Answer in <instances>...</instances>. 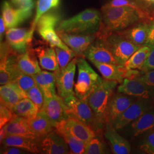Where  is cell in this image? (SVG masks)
Wrapping results in <instances>:
<instances>
[{
    "label": "cell",
    "mask_w": 154,
    "mask_h": 154,
    "mask_svg": "<svg viewBox=\"0 0 154 154\" xmlns=\"http://www.w3.org/2000/svg\"><path fill=\"white\" fill-rule=\"evenodd\" d=\"M102 22V13L94 9H87L74 16L62 20L56 28L57 32L78 35L95 34Z\"/></svg>",
    "instance_id": "1"
},
{
    "label": "cell",
    "mask_w": 154,
    "mask_h": 154,
    "mask_svg": "<svg viewBox=\"0 0 154 154\" xmlns=\"http://www.w3.org/2000/svg\"><path fill=\"white\" fill-rule=\"evenodd\" d=\"M102 22L110 32H116L140 21L137 11L130 6L110 8L102 7Z\"/></svg>",
    "instance_id": "2"
},
{
    "label": "cell",
    "mask_w": 154,
    "mask_h": 154,
    "mask_svg": "<svg viewBox=\"0 0 154 154\" xmlns=\"http://www.w3.org/2000/svg\"><path fill=\"white\" fill-rule=\"evenodd\" d=\"M77 66L78 77L77 82L74 84L75 94L78 98L86 100L103 79L83 57H78Z\"/></svg>",
    "instance_id": "3"
},
{
    "label": "cell",
    "mask_w": 154,
    "mask_h": 154,
    "mask_svg": "<svg viewBox=\"0 0 154 154\" xmlns=\"http://www.w3.org/2000/svg\"><path fill=\"white\" fill-rule=\"evenodd\" d=\"M63 99L69 116L74 117L84 123L97 134L102 130L103 125L99 121L86 100L79 99L75 95L69 96Z\"/></svg>",
    "instance_id": "4"
},
{
    "label": "cell",
    "mask_w": 154,
    "mask_h": 154,
    "mask_svg": "<svg viewBox=\"0 0 154 154\" xmlns=\"http://www.w3.org/2000/svg\"><path fill=\"white\" fill-rule=\"evenodd\" d=\"M62 21L61 13L56 11H48L39 18L36 24L37 31L41 37L53 48L70 50L58 35L55 28Z\"/></svg>",
    "instance_id": "5"
},
{
    "label": "cell",
    "mask_w": 154,
    "mask_h": 154,
    "mask_svg": "<svg viewBox=\"0 0 154 154\" xmlns=\"http://www.w3.org/2000/svg\"><path fill=\"white\" fill-rule=\"evenodd\" d=\"M118 83L114 81L103 79L102 82L94 90L86 99L88 105L102 124L106 122L108 106Z\"/></svg>",
    "instance_id": "6"
},
{
    "label": "cell",
    "mask_w": 154,
    "mask_h": 154,
    "mask_svg": "<svg viewBox=\"0 0 154 154\" xmlns=\"http://www.w3.org/2000/svg\"><path fill=\"white\" fill-rule=\"evenodd\" d=\"M105 38L116 61L119 65H124L131 55L140 47L134 44L116 33L109 34Z\"/></svg>",
    "instance_id": "7"
},
{
    "label": "cell",
    "mask_w": 154,
    "mask_h": 154,
    "mask_svg": "<svg viewBox=\"0 0 154 154\" xmlns=\"http://www.w3.org/2000/svg\"><path fill=\"white\" fill-rule=\"evenodd\" d=\"M77 58L78 57L73 58L64 69H60L54 72L57 92L58 95L63 99L72 95H75L74 88Z\"/></svg>",
    "instance_id": "8"
},
{
    "label": "cell",
    "mask_w": 154,
    "mask_h": 154,
    "mask_svg": "<svg viewBox=\"0 0 154 154\" xmlns=\"http://www.w3.org/2000/svg\"><path fill=\"white\" fill-rule=\"evenodd\" d=\"M152 99L137 98L114 122L112 126L121 130L128 126L154 106Z\"/></svg>",
    "instance_id": "9"
},
{
    "label": "cell",
    "mask_w": 154,
    "mask_h": 154,
    "mask_svg": "<svg viewBox=\"0 0 154 154\" xmlns=\"http://www.w3.org/2000/svg\"><path fill=\"white\" fill-rule=\"evenodd\" d=\"M34 29L10 28L6 32V39L11 48L18 54L25 53L33 41Z\"/></svg>",
    "instance_id": "10"
},
{
    "label": "cell",
    "mask_w": 154,
    "mask_h": 154,
    "mask_svg": "<svg viewBox=\"0 0 154 154\" xmlns=\"http://www.w3.org/2000/svg\"><path fill=\"white\" fill-rule=\"evenodd\" d=\"M118 92L134 97L137 98L154 100V88L137 78H125L118 87Z\"/></svg>",
    "instance_id": "11"
},
{
    "label": "cell",
    "mask_w": 154,
    "mask_h": 154,
    "mask_svg": "<svg viewBox=\"0 0 154 154\" xmlns=\"http://www.w3.org/2000/svg\"><path fill=\"white\" fill-rule=\"evenodd\" d=\"M84 57L91 62L119 65L116 61L105 38L97 37L84 53Z\"/></svg>",
    "instance_id": "12"
},
{
    "label": "cell",
    "mask_w": 154,
    "mask_h": 154,
    "mask_svg": "<svg viewBox=\"0 0 154 154\" xmlns=\"http://www.w3.org/2000/svg\"><path fill=\"white\" fill-rule=\"evenodd\" d=\"M1 16L8 29L16 28L27 20L32 14L33 8H14L7 1H4L1 6Z\"/></svg>",
    "instance_id": "13"
},
{
    "label": "cell",
    "mask_w": 154,
    "mask_h": 154,
    "mask_svg": "<svg viewBox=\"0 0 154 154\" xmlns=\"http://www.w3.org/2000/svg\"><path fill=\"white\" fill-rule=\"evenodd\" d=\"M40 153L45 154H66L70 149L65 140L54 130L48 133L39 140Z\"/></svg>",
    "instance_id": "14"
},
{
    "label": "cell",
    "mask_w": 154,
    "mask_h": 154,
    "mask_svg": "<svg viewBox=\"0 0 154 154\" xmlns=\"http://www.w3.org/2000/svg\"><path fill=\"white\" fill-rule=\"evenodd\" d=\"M58 128L64 130L86 143L97 134L91 128L72 116H69L67 119L57 125L55 128Z\"/></svg>",
    "instance_id": "15"
},
{
    "label": "cell",
    "mask_w": 154,
    "mask_h": 154,
    "mask_svg": "<svg viewBox=\"0 0 154 154\" xmlns=\"http://www.w3.org/2000/svg\"><path fill=\"white\" fill-rule=\"evenodd\" d=\"M41 110L46 113L54 128L57 125L69 117L64 99L58 95L49 98H45L44 104Z\"/></svg>",
    "instance_id": "16"
},
{
    "label": "cell",
    "mask_w": 154,
    "mask_h": 154,
    "mask_svg": "<svg viewBox=\"0 0 154 154\" xmlns=\"http://www.w3.org/2000/svg\"><path fill=\"white\" fill-rule=\"evenodd\" d=\"M137 98L125 94L118 92L110 100L107 111L106 123L111 125L118 116L137 100Z\"/></svg>",
    "instance_id": "17"
},
{
    "label": "cell",
    "mask_w": 154,
    "mask_h": 154,
    "mask_svg": "<svg viewBox=\"0 0 154 154\" xmlns=\"http://www.w3.org/2000/svg\"><path fill=\"white\" fill-rule=\"evenodd\" d=\"M63 42L75 52L78 57H84L88 46L97 38L96 34L78 35L62 32H57Z\"/></svg>",
    "instance_id": "18"
},
{
    "label": "cell",
    "mask_w": 154,
    "mask_h": 154,
    "mask_svg": "<svg viewBox=\"0 0 154 154\" xmlns=\"http://www.w3.org/2000/svg\"><path fill=\"white\" fill-rule=\"evenodd\" d=\"M105 138L109 142L113 154H128L131 152V145L125 138L118 134L111 124L107 123Z\"/></svg>",
    "instance_id": "19"
},
{
    "label": "cell",
    "mask_w": 154,
    "mask_h": 154,
    "mask_svg": "<svg viewBox=\"0 0 154 154\" xmlns=\"http://www.w3.org/2000/svg\"><path fill=\"white\" fill-rule=\"evenodd\" d=\"M149 23L139 21L132 26L116 33L127 39L132 44L139 46L145 44L148 35Z\"/></svg>",
    "instance_id": "20"
},
{
    "label": "cell",
    "mask_w": 154,
    "mask_h": 154,
    "mask_svg": "<svg viewBox=\"0 0 154 154\" xmlns=\"http://www.w3.org/2000/svg\"><path fill=\"white\" fill-rule=\"evenodd\" d=\"M0 95L1 102L11 110L20 100L27 98L26 93L14 82L1 85Z\"/></svg>",
    "instance_id": "21"
},
{
    "label": "cell",
    "mask_w": 154,
    "mask_h": 154,
    "mask_svg": "<svg viewBox=\"0 0 154 154\" xmlns=\"http://www.w3.org/2000/svg\"><path fill=\"white\" fill-rule=\"evenodd\" d=\"M17 63L21 72L29 75L38 74L42 71L35 50L30 47L25 53L18 55Z\"/></svg>",
    "instance_id": "22"
},
{
    "label": "cell",
    "mask_w": 154,
    "mask_h": 154,
    "mask_svg": "<svg viewBox=\"0 0 154 154\" xmlns=\"http://www.w3.org/2000/svg\"><path fill=\"white\" fill-rule=\"evenodd\" d=\"M128 125L129 134L132 137H138L154 129V107Z\"/></svg>",
    "instance_id": "23"
},
{
    "label": "cell",
    "mask_w": 154,
    "mask_h": 154,
    "mask_svg": "<svg viewBox=\"0 0 154 154\" xmlns=\"http://www.w3.org/2000/svg\"><path fill=\"white\" fill-rule=\"evenodd\" d=\"M40 139L11 135L6 136L2 143L4 146H14L24 149L32 153L38 154L40 153Z\"/></svg>",
    "instance_id": "24"
},
{
    "label": "cell",
    "mask_w": 154,
    "mask_h": 154,
    "mask_svg": "<svg viewBox=\"0 0 154 154\" xmlns=\"http://www.w3.org/2000/svg\"><path fill=\"white\" fill-rule=\"evenodd\" d=\"M92 63L97 67L105 79L114 81L119 83H122L126 77L127 70L123 65L96 62Z\"/></svg>",
    "instance_id": "25"
},
{
    "label": "cell",
    "mask_w": 154,
    "mask_h": 154,
    "mask_svg": "<svg viewBox=\"0 0 154 154\" xmlns=\"http://www.w3.org/2000/svg\"><path fill=\"white\" fill-rule=\"evenodd\" d=\"M6 136L11 135L40 139L33 132L28 125L27 119L14 115L13 119L5 126Z\"/></svg>",
    "instance_id": "26"
},
{
    "label": "cell",
    "mask_w": 154,
    "mask_h": 154,
    "mask_svg": "<svg viewBox=\"0 0 154 154\" xmlns=\"http://www.w3.org/2000/svg\"><path fill=\"white\" fill-rule=\"evenodd\" d=\"M27 121L32 130L39 138L43 137L55 129L52 122L42 110H39L36 116L27 119Z\"/></svg>",
    "instance_id": "27"
},
{
    "label": "cell",
    "mask_w": 154,
    "mask_h": 154,
    "mask_svg": "<svg viewBox=\"0 0 154 154\" xmlns=\"http://www.w3.org/2000/svg\"><path fill=\"white\" fill-rule=\"evenodd\" d=\"M34 49L38 58L39 65L43 69L53 72L60 70L54 48L41 46Z\"/></svg>",
    "instance_id": "28"
},
{
    "label": "cell",
    "mask_w": 154,
    "mask_h": 154,
    "mask_svg": "<svg viewBox=\"0 0 154 154\" xmlns=\"http://www.w3.org/2000/svg\"><path fill=\"white\" fill-rule=\"evenodd\" d=\"M121 6H130L135 9L139 14L141 22L149 23L154 21V11H151L146 6L140 5L132 0H111L103 6L105 8Z\"/></svg>",
    "instance_id": "29"
},
{
    "label": "cell",
    "mask_w": 154,
    "mask_h": 154,
    "mask_svg": "<svg viewBox=\"0 0 154 154\" xmlns=\"http://www.w3.org/2000/svg\"><path fill=\"white\" fill-rule=\"evenodd\" d=\"M32 76L42 90L45 98H49L57 95L56 92L55 74L54 72L41 71Z\"/></svg>",
    "instance_id": "30"
},
{
    "label": "cell",
    "mask_w": 154,
    "mask_h": 154,
    "mask_svg": "<svg viewBox=\"0 0 154 154\" xmlns=\"http://www.w3.org/2000/svg\"><path fill=\"white\" fill-rule=\"evenodd\" d=\"M152 49L144 45L137 50L123 65L127 70H141L144 63L147 60Z\"/></svg>",
    "instance_id": "31"
},
{
    "label": "cell",
    "mask_w": 154,
    "mask_h": 154,
    "mask_svg": "<svg viewBox=\"0 0 154 154\" xmlns=\"http://www.w3.org/2000/svg\"><path fill=\"white\" fill-rule=\"evenodd\" d=\"M12 111L17 116L29 119L36 116L39 109L30 99L25 98L20 100L15 105Z\"/></svg>",
    "instance_id": "32"
},
{
    "label": "cell",
    "mask_w": 154,
    "mask_h": 154,
    "mask_svg": "<svg viewBox=\"0 0 154 154\" xmlns=\"http://www.w3.org/2000/svg\"><path fill=\"white\" fill-rule=\"evenodd\" d=\"M55 130L65 140L70 148L71 154H84L86 143L62 128H55Z\"/></svg>",
    "instance_id": "33"
},
{
    "label": "cell",
    "mask_w": 154,
    "mask_h": 154,
    "mask_svg": "<svg viewBox=\"0 0 154 154\" xmlns=\"http://www.w3.org/2000/svg\"><path fill=\"white\" fill-rule=\"evenodd\" d=\"M61 3V0H38L36 6L35 16L32 23L31 28L35 29L36 24L39 18L51 9L58 8Z\"/></svg>",
    "instance_id": "34"
},
{
    "label": "cell",
    "mask_w": 154,
    "mask_h": 154,
    "mask_svg": "<svg viewBox=\"0 0 154 154\" xmlns=\"http://www.w3.org/2000/svg\"><path fill=\"white\" fill-rule=\"evenodd\" d=\"M106 147L105 143L100 137L96 135L86 143L85 149V154H105Z\"/></svg>",
    "instance_id": "35"
},
{
    "label": "cell",
    "mask_w": 154,
    "mask_h": 154,
    "mask_svg": "<svg viewBox=\"0 0 154 154\" xmlns=\"http://www.w3.org/2000/svg\"><path fill=\"white\" fill-rule=\"evenodd\" d=\"M54 49L60 68L61 69H64L67 66V65L73 58L78 57L77 54L72 50H65L57 47H55Z\"/></svg>",
    "instance_id": "36"
},
{
    "label": "cell",
    "mask_w": 154,
    "mask_h": 154,
    "mask_svg": "<svg viewBox=\"0 0 154 154\" xmlns=\"http://www.w3.org/2000/svg\"><path fill=\"white\" fill-rule=\"evenodd\" d=\"M139 145V149L144 153L154 154V129L145 132Z\"/></svg>",
    "instance_id": "37"
},
{
    "label": "cell",
    "mask_w": 154,
    "mask_h": 154,
    "mask_svg": "<svg viewBox=\"0 0 154 154\" xmlns=\"http://www.w3.org/2000/svg\"><path fill=\"white\" fill-rule=\"evenodd\" d=\"M13 82L16 83L26 93L30 88L37 85V83L32 75L26 74L22 72L18 75Z\"/></svg>",
    "instance_id": "38"
},
{
    "label": "cell",
    "mask_w": 154,
    "mask_h": 154,
    "mask_svg": "<svg viewBox=\"0 0 154 154\" xmlns=\"http://www.w3.org/2000/svg\"><path fill=\"white\" fill-rule=\"evenodd\" d=\"M26 95L27 98L30 99L38 107L39 111L42 108L44 104V95L37 85L27 91Z\"/></svg>",
    "instance_id": "39"
},
{
    "label": "cell",
    "mask_w": 154,
    "mask_h": 154,
    "mask_svg": "<svg viewBox=\"0 0 154 154\" xmlns=\"http://www.w3.org/2000/svg\"><path fill=\"white\" fill-rule=\"evenodd\" d=\"M14 112L5 105L1 102L0 104V127L5 126L14 116Z\"/></svg>",
    "instance_id": "40"
},
{
    "label": "cell",
    "mask_w": 154,
    "mask_h": 154,
    "mask_svg": "<svg viewBox=\"0 0 154 154\" xmlns=\"http://www.w3.org/2000/svg\"><path fill=\"white\" fill-rule=\"evenodd\" d=\"M144 72L143 75L137 77V78L154 88V69Z\"/></svg>",
    "instance_id": "41"
},
{
    "label": "cell",
    "mask_w": 154,
    "mask_h": 154,
    "mask_svg": "<svg viewBox=\"0 0 154 154\" xmlns=\"http://www.w3.org/2000/svg\"><path fill=\"white\" fill-rule=\"evenodd\" d=\"M144 45L148 46L152 50L154 49V21L149 23L147 38Z\"/></svg>",
    "instance_id": "42"
},
{
    "label": "cell",
    "mask_w": 154,
    "mask_h": 154,
    "mask_svg": "<svg viewBox=\"0 0 154 154\" xmlns=\"http://www.w3.org/2000/svg\"><path fill=\"white\" fill-rule=\"evenodd\" d=\"M28 151L24 149L19 148L14 146H4L1 154H20L28 153Z\"/></svg>",
    "instance_id": "43"
},
{
    "label": "cell",
    "mask_w": 154,
    "mask_h": 154,
    "mask_svg": "<svg viewBox=\"0 0 154 154\" xmlns=\"http://www.w3.org/2000/svg\"><path fill=\"white\" fill-rule=\"evenodd\" d=\"M13 5L18 8H34L33 0H11Z\"/></svg>",
    "instance_id": "44"
},
{
    "label": "cell",
    "mask_w": 154,
    "mask_h": 154,
    "mask_svg": "<svg viewBox=\"0 0 154 154\" xmlns=\"http://www.w3.org/2000/svg\"><path fill=\"white\" fill-rule=\"evenodd\" d=\"M154 69V49L152 50L147 60L144 63L141 70L146 72Z\"/></svg>",
    "instance_id": "45"
},
{
    "label": "cell",
    "mask_w": 154,
    "mask_h": 154,
    "mask_svg": "<svg viewBox=\"0 0 154 154\" xmlns=\"http://www.w3.org/2000/svg\"><path fill=\"white\" fill-rule=\"evenodd\" d=\"M7 29L5 23L2 18V16L1 15V18H0V39H1V42L2 41V39L4 38V34H6L5 29Z\"/></svg>",
    "instance_id": "46"
},
{
    "label": "cell",
    "mask_w": 154,
    "mask_h": 154,
    "mask_svg": "<svg viewBox=\"0 0 154 154\" xmlns=\"http://www.w3.org/2000/svg\"><path fill=\"white\" fill-rule=\"evenodd\" d=\"M6 137V133L5 128V126L1 128V132H0V142L2 143V141L5 139Z\"/></svg>",
    "instance_id": "47"
},
{
    "label": "cell",
    "mask_w": 154,
    "mask_h": 154,
    "mask_svg": "<svg viewBox=\"0 0 154 154\" xmlns=\"http://www.w3.org/2000/svg\"><path fill=\"white\" fill-rule=\"evenodd\" d=\"M149 5H154V0H140Z\"/></svg>",
    "instance_id": "48"
}]
</instances>
